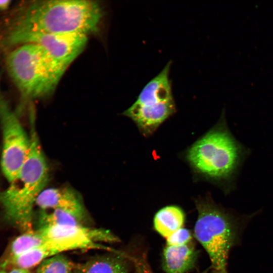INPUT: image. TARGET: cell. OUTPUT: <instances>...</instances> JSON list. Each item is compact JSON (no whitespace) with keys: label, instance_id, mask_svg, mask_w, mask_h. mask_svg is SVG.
Segmentation results:
<instances>
[{"label":"cell","instance_id":"1","mask_svg":"<svg viewBox=\"0 0 273 273\" xmlns=\"http://www.w3.org/2000/svg\"><path fill=\"white\" fill-rule=\"evenodd\" d=\"M103 17L101 5L91 0H39L23 4L4 39L33 34L97 32Z\"/></svg>","mask_w":273,"mask_h":273},{"label":"cell","instance_id":"2","mask_svg":"<svg viewBox=\"0 0 273 273\" xmlns=\"http://www.w3.org/2000/svg\"><path fill=\"white\" fill-rule=\"evenodd\" d=\"M249 152L230 131L222 112L216 124L183 154L196 178L211 183L227 194L234 190Z\"/></svg>","mask_w":273,"mask_h":273},{"label":"cell","instance_id":"3","mask_svg":"<svg viewBox=\"0 0 273 273\" xmlns=\"http://www.w3.org/2000/svg\"><path fill=\"white\" fill-rule=\"evenodd\" d=\"M31 126L27 156L17 176L0 191V204L7 218L27 232L31 230L33 206L49 178L48 166L34 123Z\"/></svg>","mask_w":273,"mask_h":273},{"label":"cell","instance_id":"4","mask_svg":"<svg viewBox=\"0 0 273 273\" xmlns=\"http://www.w3.org/2000/svg\"><path fill=\"white\" fill-rule=\"evenodd\" d=\"M5 62L8 74L25 100L50 96L65 72L34 43L19 45L7 55Z\"/></svg>","mask_w":273,"mask_h":273},{"label":"cell","instance_id":"5","mask_svg":"<svg viewBox=\"0 0 273 273\" xmlns=\"http://www.w3.org/2000/svg\"><path fill=\"white\" fill-rule=\"evenodd\" d=\"M198 217L194 234L209 257L212 270L227 273V260L234 240V230L228 213L209 195L195 200Z\"/></svg>","mask_w":273,"mask_h":273},{"label":"cell","instance_id":"6","mask_svg":"<svg viewBox=\"0 0 273 273\" xmlns=\"http://www.w3.org/2000/svg\"><path fill=\"white\" fill-rule=\"evenodd\" d=\"M44 242L40 245L47 258L63 252L89 249H102L114 252L99 242L115 243L118 238L104 229L84 226L81 224L39 227Z\"/></svg>","mask_w":273,"mask_h":273},{"label":"cell","instance_id":"7","mask_svg":"<svg viewBox=\"0 0 273 273\" xmlns=\"http://www.w3.org/2000/svg\"><path fill=\"white\" fill-rule=\"evenodd\" d=\"M0 122L3 142L1 166L10 183L17 176L27 156L30 141L1 90Z\"/></svg>","mask_w":273,"mask_h":273},{"label":"cell","instance_id":"8","mask_svg":"<svg viewBox=\"0 0 273 273\" xmlns=\"http://www.w3.org/2000/svg\"><path fill=\"white\" fill-rule=\"evenodd\" d=\"M87 36L78 33L28 34L15 38L7 44L10 46L25 43L37 44L59 67L66 71L85 49Z\"/></svg>","mask_w":273,"mask_h":273},{"label":"cell","instance_id":"9","mask_svg":"<svg viewBox=\"0 0 273 273\" xmlns=\"http://www.w3.org/2000/svg\"><path fill=\"white\" fill-rule=\"evenodd\" d=\"M176 111L174 101L148 105L134 103L124 112L123 114L135 123L144 137L148 138L153 134L159 127Z\"/></svg>","mask_w":273,"mask_h":273},{"label":"cell","instance_id":"10","mask_svg":"<svg viewBox=\"0 0 273 273\" xmlns=\"http://www.w3.org/2000/svg\"><path fill=\"white\" fill-rule=\"evenodd\" d=\"M35 204L41 210L62 211L72 215L80 221L86 214L78 194L68 187L44 189L38 196Z\"/></svg>","mask_w":273,"mask_h":273},{"label":"cell","instance_id":"11","mask_svg":"<svg viewBox=\"0 0 273 273\" xmlns=\"http://www.w3.org/2000/svg\"><path fill=\"white\" fill-rule=\"evenodd\" d=\"M197 256L193 241L181 246L166 245L162 254L163 269L166 273H186L195 266Z\"/></svg>","mask_w":273,"mask_h":273},{"label":"cell","instance_id":"12","mask_svg":"<svg viewBox=\"0 0 273 273\" xmlns=\"http://www.w3.org/2000/svg\"><path fill=\"white\" fill-rule=\"evenodd\" d=\"M185 214L180 207L168 205L159 209L155 214L153 225L155 231L166 239L183 227Z\"/></svg>","mask_w":273,"mask_h":273},{"label":"cell","instance_id":"13","mask_svg":"<svg viewBox=\"0 0 273 273\" xmlns=\"http://www.w3.org/2000/svg\"><path fill=\"white\" fill-rule=\"evenodd\" d=\"M128 264L125 255L119 253L113 255L96 257L77 267L78 273H127Z\"/></svg>","mask_w":273,"mask_h":273},{"label":"cell","instance_id":"14","mask_svg":"<svg viewBox=\"0 0 273 273\" xmlns=\"http://www.w3.org/2000/svg\"><path fill=\"white\" fill-rule=\"evenodd\" d=\"M43 242V238L38 229L26 232L18 236L12 242L9 260L37 247Z\"/></svg>","mask_w":273,"mask_h":273},{"label":"cell","instance_id":"15","mask_svg":"<svg viewBox=\"0 0 273 273\" xmlns=\"http://www.w3.org/2000/svg\"><path fill=\"white\" fill-rule=\"evenodd\" d=\"M77 267L62 254L50 257L38 265L37 273H75Z\"/></svg>","mask_w":273,"mask_h":273},{"label":"cell","instance_id":"16","mask_svg":"<svg viewBox=\"0 0 273 273\" xmlns=\"http://www.w3.org/2000/svg\"><path fill=\"white\" fill-rule=\"evenodd\" d=\"M80 222L72 215L58 210H41L39 213V227L75 225Z\"/></svg>","mask_w":273,"mask_h":273},{"label":"cell","instance_id":"17","mask_svg":"<svg viewBox=\"0 0 273 273\" xmlns=\"http://www.w3.org/2000/svg\"><path fill=\"white\" fill-rule=\"evenodd\" d=\"M192 239L191 232L183 227L166 239V245L172 246H181L192 241Z\"/></svg>","mask_w":273,"mask_h":273},{"label":"cell","instance_id":"18","mask_svg":"<svg viewBox=\"0 0 273 273\" xmlns=\"http://www.w3.org/2000/svg\"><path fill=\"white\" fill-rule=\"evenodd\" d=\"M11 3L10 0H0V11H5L8 9Z\"/></svg>","mask_w":273,"mask_h":273},{"label":"cell","instance_id":"19","mask_svg":"<svg viewBox=\"0 0 273 273\" xmlns=\"http://www.w3.org/2000/svg\"><path fill=\"white\" fill-rule=\"evenodd\" d=\"M7 273H31V272L27 269L17 267L12 269L9 272H7Z\"/></svg>","mask_w":273,"mask_h":273},{"label":"cell","instance_id":"20","mask_svg":"<svg viewBox=\"0 0 273 273\" xmlns=\"http://www.w3.org/2000/svg\"><path fill=\"white\" fill-rule=\"evenodd\" d=\"M136 273H153L148 269L147 265L145 263L141 266L136 271Z\"/></svg>","mask_w":273,"mask_h":273},{"label":"cell","instance_id":"21","mask_svg":"<svg viewBox=\"0 0 273 273\" xmlns=\"http://www.w3.org/2000/svg\"><path fill=\"white\" fill-rule=\"evenodd\" d=\"M0 273H7V272L4 271V270H0Z\"/></svg>","mask_w":273,"mask_h":273},{"label":"cell","instance_id":"22","mask_svg":"<svg viewBox=\"0 0 273 273\" xmlns=\"http://www.w3.org/2000/svg\"><path fill=\"white\" fill-rule=\"evenodd\" d=\"M211 273H219V272L212 270Z\"/></svg>","mask_w":273,"mask_h":273},{"label":"cell","instance_id":"23","mask_svg":"<svg viewBox=\"0 0 273 273\" xmlns=\"http://www.w3.org/2000/svg\"><path fill=\"white\" fill-rule=\"evenodd\" d=\"M76 273H78V272H76Z\"/></svg>","mask_w":273,"mask_h":273}]
</instances>
